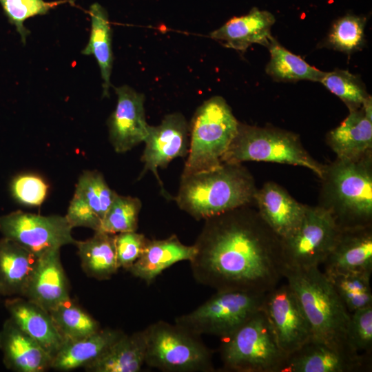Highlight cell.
<instances>
[{"mask_svg": "<svg viewBox=\"0 0 372 372\" xmlns=\"http://www.w3.org/2000/svg\"><path fill=\"white\" fill-rule=\"evenodd\" d=\"M194 246L192 276L216 291L265 293L283 278L281 239L252 205L205 219Z\"/></svg>", "mask_w": 372, "mask_h": 372, "instance_id": "obj_1", "label": "cell"}, {"mask_svg": "<svg viewBox=\"0 0 372 372\" xmlns=\"http://www.w3.org/2000/svg\"><path fill=\"white\" fill-rule=\"evenodd\" d=\"M256 189L253 176L241 163H222L210 169L182 174L174 200L196 220H205L253 205Z\"/></svg>", "mask_w": 372, "mask_h": 372, "instance_id": "obj_2", "label": "cell"}, {"mask_svg": "<svg viewBox=\"0 0 372 372\" xmlns=\"http://www.w3.org/2000/svg\"><path fill=\"white\" fill-rule=\"evenodd\" d=\"M283 278L293 291L309 322L312 339L348 353L351 313L319 267H285Z\"/></svg>", "mask_w": 372, "mask_h": 372, "instance_id": "obj_3", "label": "cell"}, {"mask_svg": "<svg viewBox=\"0 0 372 372\" xmlns=\"http://www.w3.org/2000/svg\"><path fill=\"white\" fill-rule=\"evenodd\" d=\"M319 203L340 229L372 225V154L325 165Z\"/></svg>", "mask_w": 372, "mask_h": 372, "instance_id": "obj_4", "label": "cell"}, {"mask_svg": "<svg viewBox=\"0 0 372 372\" xmlns=\"http://www.w3.org/2000/svg\"><path fill=\"white\" fill-rule=\"evenodd\" d=\"M221 161H264L300 166L312 171L320 179L325 168L305 149L298 134L277 127L240 123Z\"/></svg>", "mask_w": 372, "mask_h": 372, "instance_id": "obj_5", "label": "cell"}, {"mask_svg": "<svg viewBox=\"0 0 372 372\" xmlns=\"http://www.w3.org/2000/svg\"><path fill=\"white\" fill-rule=\"evenodd\" d=\"M219 353L223 371L232 372H282L288 359L262 309L222 339Z\"/></svg>", "mask_w": 372, "mask_h": 372, "instance_id": "obj_6", "label": "cell"}, {"mask_svg": "<svg viewBox=\"0 0 372 372\" xmlns=\"http://www.w3.org/2000/svg\"><path fill=\"white\" fill-rule=\"evenodd\" d=\"M239 122L221 96L205 101L189 125V149L183 175L214 168L236 134Z\"/></svg>", "mask_w": 372, "mask_h": 372, "instance_id": "obj_7", "label": "cell"}, {"mask_svg": "<svg viewBox=\"0 0 372 372\" xmlns=\"http://www.w3.org/2000/svg\"><path fill=\"white\" fill-rule=\"evenodd\" d=\"M144 331L146 365L163 372L214 371L213 353L200 335L163 320L151 324Z\"/></svg>", "mask_w": 372, "mask_h": 372, "instance_id": "obj_8", "label": "cell"}, {"mask_svg": "<svg viewBox=\"0 0 372 372\" xmlns=\"http://www.w3.org/2000/svg\"><path fill=\"white\" fill-rule=\"evenodd\" d=\"M265 293L238 290L216 291L193 311L176 318L174 322L198 335L222 339L262 309Z\"/></svg>", "mask_w": 372, "mask_h": 372, "instance_id": "obj_9", "label": "cell"}, {"mask_svg": "<svg viewBox=\"0 0 372 372\" xmlns=\"http://www.w3.org/2000/svg\"><path fill=\"white\" fill-rule=\"evenodd\" d=\"M340 229L322 207L307 205L296 231L281 240L285 267H319L331 250Z\"/></svg>", "mask_w": 372, "mask_h": 372, "instance_id": "obj_10", "label": "cell"}, {"mask_svg": "<svg viewBox=\"0 0 372 372\" xmlns=\"http://www.w3.org/2000/svg\"><path fill=\"white\" fill-rule=\"evenodd\" d=\"M72 227L65 216H41L16 211L0 217V232L37 257L75 245Z\"/></svg>", "mask_w": 372, "mask_h": 372, "instance_id": "obj_11", "label": "cell"}, {"mask_svg": "<svg viewBox=\"0 0 372 372\" xmlns=\"http://www.w3.org/2000/svg\"><path fill=\"white\" fill-rule=\"evenodd\" d=\"M262 309L288 357L312 339L309 322L287 282L265 293Z\"/></svg>", "mask_w": 372, "mask_h": 372, "instance_id": "obj_12", "label": "cell"}, {"mask_svg": "<svg viewBox=\"0 0 372 372\" xmlns=\"http://www.w3.org/2000/svg\"><path fill=\"white\" fill-rule=\"evenodd\" d=\"M189 141V125L180 113L166 115L158 125H148L147 134L144 140L145 146L141 157L144 167L140 177L147 172H152L165 198L170 197V195L165 190L158 169L165 167L176 158L187 156Z\"/></svg>", "mask_w": 372, "mask_h": 372, "instance_id": "obj_13", "label": "cell"}, {"mask_svg": "<svg viewBox=\"0 0 372 372\" xmlns=\"http://www.w3.org/2000/svg\"><path fill=\"white\" fill-rule=\"evenodd\" d=\"M117 194L99 172L84 171L79 176L65 217L72 228L84 227L99 231Z\"/></svg>", "mask_w": 372, "mask_h": 372, "instance_id": "obj_14", "label": "cell"}, {"mask_svg": "<svg viewBox=\"0 0 372 372\" xmlns=\"http://www.w3.org/2000/svg\"><path fill=\"white\" fill-rule=\"evenodd\" d=\"M115 91L116 105L107 121L109 138L117 153H125L144 142L147 134L145 96L128 85Z\"/></svg>", "mask_w": 372, "mask_h": 372, "instance_id": "obj_15", "label": "cell"}, {"mask_svg": "<svg viewBox=\"0 0 372 372\" xmlns=\"http://www.w3.org/2000/svg\"><path fill=\"white\" fill-rule=\"evenodd\" d=\"M371 358V354L344 353L311 340L288 357L282 372L369 371Z\"/></svg>", "mask_w": 372, "mask_h": 372, "instance_id": "obj_16", "label": "cell"}, {"mask_svg": "<svg viewBox=\"0 0 372 372\" xmlns=\"http://www.w3.org/2000/svg\"><path fill=\"white\" fill-rule=\"evenodd\" d=\"M254 204L261 218L281 240L296 231L307 207L273 181H268L256 189Z\"/></svg>", "mask_w": 372, "mask_h": 372, "instance_id": "obj_17", "label": "cell"}, {"mask_svg": "<svg viewBox=\"0 0 372 372\" xmlns=\"http://www.w3.org/2000/svg\"><path fill=\"white\" fill-rule=\"evenodd\" d=\"M326 275L372 272V225L340 229L322 263Z\"/></svg>", "mask_w": 372, "mask_h": 372, "instance_id": "obj_18", "label": "cell"}, {"mask_svg": "<svg viewBox=\"0 0 372 372\" xmlns=\"http://www.w3.org/2000/svg\"><path fill=\"white\" fill-rule=\"evenodd\" d=\"M24 298L50 311L70 298L68 279L60 258V249L38 258Z\"/></svg>", "mask_w": 372, "mask_h": 372, "instance_id": "obj_19", "label": "cell"}, {"mask_svg": "<svg viewBox=\"0 0 372 372\" xmlns=\"http://www.w3.org/2000/svg\"><path fill=\"white\" fill-rule=\"evenodd\" d=\"M0 349L7 369L17 372H43L52 357L10 318L0 331Z\"/></svg>", "mask_w": 372, "mask_h": 372, "instance_id": "obj_20", "label": "cell"}, {"mask_svg": "<svg viewBox=\"0 0 372 372\" xmlns=\"http://www.w3.org/2000/svg\"><path fill=\"white\" fill-rule=\"evenodd\" d=\"M5 305L13 322L53 358L65 342L50 312L21 296L7 299Z\"/></svg>", "mask_w": 372, "mask_h": 372, "instance_id": "obj_21", "label": "cell"}, {"mask_svg": "<svg viewBox=\"0 0 372 372\" xmlns=\"http://www.w3.org/2000/svg\"><path fill=\"white\" fill-rule=\"evenodd\" d=\"M276 19L269 12L253 8L249 13L227 21L210 37L225 47L244 52L251 44L268 47L273 37L271 28Z\"/></svg>", "mask_w": 372, "mask_h": 372, "instance_id": "obj_22", "label": "cell"}, {"mask_svg": "<svg viewBox=\"0 0 372 372\" xmlns=\"http://www.w3.org/2000/svg\"><path fill=\"white\" fill-rule=\"evenodd\" d=\"M326 141L336 158L357 161L372 154V118L362 106L349 110L347 118L329 131Z\"/></svg>", "mask_w": 372, "mask_h": 372, "instance_id": "obj_23", "label": "cell"}, {"mask_svg": "<svg viewBox=\"0 0 372 372\" xmlns=\"http://www.w3.org/2000/svg\"><path fill=\"white\" fill-rule=\"evenodd\" d=\"M193 245H186L173 234L162 240L147 239L143 253L128 270L147 285L166 269L181 261H190L195 254Z\"/></svg>", "mask_w": 372, "mask_h": 372, "instance_id": "obj_24", "label": "cell"}, {"mask_svg": "<svg viewBox=\"0 0 372 372\" xmlns=\"http://www.w3.org/2000/svg\"><path fill=\"white\" fill-rule=\"evenodd\" d=\"M38 257L8 238L0 239V294L23 297Z\"/></svg>", "mask_w": 372, "mask_h": 372, "instance_id": "obj_25", "label": "cell"}, {"mask_svg": "<svg viewBox=\"0 0 372 372\" xmlns=\"http://www.w3.org/2000/svg\"><path fill=\"white\" fill-rule=\"evenodd\" d=\"M123 333L117 329L101 328L89 336L65 342L52 358L51 369L69 371L85 368L103 355Z\"/></svg>", "mask_w": 372, "mask_h": 372, "instance_id": "obj_26", "label": "cell"}, {"mask_svg": "<svg viewBox=\"0 0 372 372\" xmlns=\"http://www.w3.org/2000/svg\"><path fill=\"white\" fill-rule=\"evenodd\" d=\"M146 341L144 329L123 333L96 361L85 367L89 372H138L145 364Z\"/></svg>", "mask_w": 372, "mask_h": 372, "instance_id": "obj_27", "label": "cell"}, {"mask_svg": "<svg viewBox=\"0 0 372 372\" xmlns=\"http://www.w3.org/2000/svg\"><path fill=\"white\" fill-rule=\"evenodd\" d=\"M89 13L91 19L90 38L81 54L92 55L96 60L103 80L102 96L108 97L114 61L110 23L106 10L99 3L91 5Z\"/></svg>", "mask_w": 372, "mask_h": 372, "instance_id": "obj_28", "label": "cell"}, {"mask_svg": "<svg viewBox=\"0 0 372 372\" xmlns=\"http://www.w3.org/2000/svg\"><path fill=\"white\" fill-rule=\"evenodd\" d=\"M114 235L96 231L85 240H76L75 245L81 267L87 276L98 280H106L117 272Z\"/></svg>", "mask_w": 372, "mask_h": 372, "instance_id": "obj_29", "label": "cell"}, {"mask_svg": "<svg viewBox=\"0 0 372 372\" xmlns=\"http://www.w3.org/2000/svg\"><path fill=\"white\" fill-rule=\"evenodd\" d=\"M267 48L270 61L266 67V72L276 81L307 80L320 82L326 73L285 49L273 37Z\"/></svg>", "mask_w": 372, "mask_h": 372, "instance_id": "obj_30", "label": "cell"}, {"mask_svg": "<svg viewBox=\"0 0 372 372\" xmlns=\"http://www.w3.org/2000/svg\"><path fill=\"white\" fill-rule=\"evenodd\" d=\"M49 312L65 343L89 336L101 329L98 321L71 298Z\"/></svg>", "mask_w": 372, "mask_h": 372, "instance_id": "obj_31", "label": "cell"}, {"mask_svg": "<svg viewBox=\"0 0 372 372\" xmlns=\"http://www.w3.org/2000/svg\"><path fill=\"white\" fill-rule=\"evenodd\" d=\"M371 275L367 272H349L326 276L348 311L351 313L372 305Z\"/></svg>", "mask_w": 372, "mask_h": 372, "instance_id": "obj_32", "label": "cell"}, {"mask_svg": "<svg viewBox=\"0 0 372 372\" xmlns=\"http://www.w3.org/2000/svg\"><path fill=\"white\" fill-rule=\"evenodd\" d=\"M366 18L347 14L333 24L323 45L350 54L364 45Z\"/></svg>", "mask_w": 372, "mask_h": 372, "instance_id": "obj_33", "label": "cell"}, {"mask_svg": "<svg viewBox=\"0 0 372 372\" xmlns=\"http://www.w3.org/2000/svg\"><path fill=\"white\" fill-rule=\"evenodd\" d=\"M141 207V201L138 198L117 194L103 218L99 231L111 234L136 231Z\"/></svg>", "mask_w": 372, "mask_h": 372, "instance_id": "obj_34", "label": "cell"}, {"mask_svg": "<svg viewBox=\"0 0 372 372\" xmlns=\"http://www.w3.org/2000/svg\"><path fill=\"white\" fill-rule=\"evenodd\" d=\"M320 82L339 97L349 110L360 107L369 96L359 76L347 70L335 69L326 72Z\"/></svg>", "mask_w": 372, "mask_h": 372, "instance_id": "obj_35", "label": "cell"}, {"mask_svg": "<svg viewBox=\"0 0 372 372\" xmlns=\"http://www.w3.org/2000/svg\"><path fill=\"white\" fill-rule=\"evenodd\" d=\"M65 1H45L44 0H0L4 14L9 23L15 26L17 32L25 45L30 33L24 26L29 18L47 14L52 8Z\"/></svg>", "mask_w": 372, "mask_h": 372, "instance_id": "obj_36", "label": "cell"}, {"mask_svg": "<svg viewBox=\"0 0 372 372\" xmlns=\"http://www.w3.org/2000/svg\"><path fill=\"white\" fill-rule=\"evenodd\" d=\"M347 338L353 351L372 354V305L351 313Z\"/></svg>", "mask_w": 372, "mask_h": 372, "instance_id": "obj_37", "label": "cell"}, {"mask_svg": "<svg viewBox=\"0 0 372 372\" xmlns=\"http://www.w3.org/2000/svg\"><path fill=\"white\" fill-rule=\"evenodd\" d=\"M10 189L14 198L19 203L35 207L45 200L49 185L39 175L23 174L14 178Z\"/></svg>", "mask_w": 372, "mask_h": 372, "instance_id": "obj_38", "label": "cell"}, {"mask_svg": "<svg viewBox=\"0 0 372 372\" xmlns=\"http://www.w3.org/2000/svg\"><path fill=\"white\" fill-rule=\"evenodd\" d=\"M143 234L127 231L114 235L116 262L118 269L129 270L138 259L147 243Z\"/></svg>", "mask_w": 372, "mask_h": 372, "instance_id": "obj_39", "label": "cell"}]
</instances>
